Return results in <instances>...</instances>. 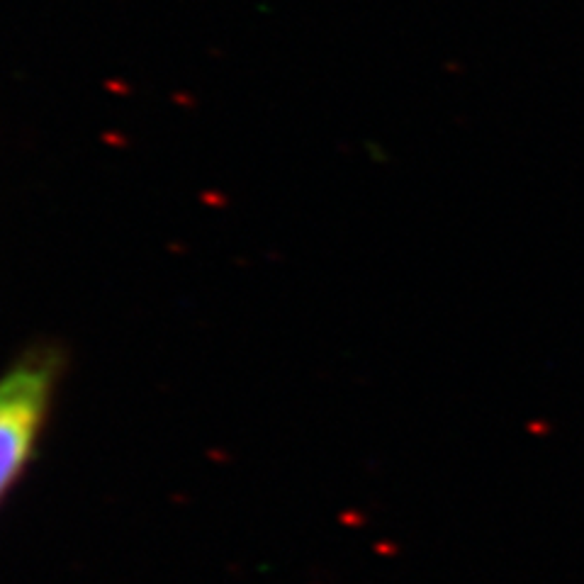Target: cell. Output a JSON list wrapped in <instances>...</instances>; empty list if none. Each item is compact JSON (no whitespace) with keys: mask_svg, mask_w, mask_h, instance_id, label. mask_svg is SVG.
I'll list each match as a JSON object with an SVG mask.
<instances>
[{"mask_svg":"<svg viewBox=\"0 0 584 584\" xmlns=\"http://www.w3.org/2000/svg\"><path fill=\"white\" fill-rule=\"evenodd\" d=\"M64 370V351L42 341L0 375V504L37 458Z\"/></svg>","mask_w":584,"mask_h":584,"instance_id":"obj_1","label":"cell"}]
</instances>
